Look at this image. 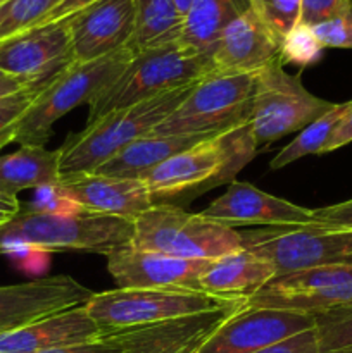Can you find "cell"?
Masks as SVG:
<instances>
[{
  "label": "cell",
  "instance_id": "18",
  "mask_svg": "<svg viewBox=\"0 0 352 353\" xmlns=\"http://www.w3.org/2000/svg\"><path fill=\"white\" fill-rule=\"evenodd\" d=\"M282 41L248 7L235 16L221 33L213 54L216 74H255L280 59Z\"/></svg>",
  "mask_w": 352,
  "mask_h": 353
},
{
  "label": "cell",
  "instance_id": "4",
  "mask_svg": "<svg viewBox=\"0 0 352 353\" xmlns=\"http://www.w3.org/2000/svg\"><path fill=\"white\" fill-rule=\"evenodd\" d=\"M209 72H213V59L179 41L135 52L119 78L88 105V124L113 110L192 85Z\"/></svg>",
  "mask_w": 352,
  "mask_h": 353
},
{
  "label": "cell",
  "instance_id": "20",
  "mask_svg": "<svg viewBox=\"0 0 352 353\" xmlns=\"http://www.w3.org/2000/svg\"><path fill=\"white\" fill-rule=\"evenodd\" d=\"M85 305L52 314L0 334V353H43L102 340L104 331L90 317Z\"/></svg>",
  "mask_w": 352,
  "mask_h": 353
},
{
  "label": "cell",
  "instance_id": "39",
  "mask_svg": "<svg viewBox=\"0 0 352 353\" xmlns=\"http://www.w3.org/2000/svg\"><path fill=\"white\" fill-rule=\"evenodd\" d=\"M43 353H121L116 343L109 340V338L102 336V340L93 341V343L78 345V347H69L61 348V350H50Z\"/></svg>",
  "mask_w": 352,
  "mask_h": 353
},
{
  "label": "cell",
  "instance_id": "41",
  "mask_svg": "<svg viewBox=\"0 0 352 353\" xmlns=\"http://www.w3.org/2000/svg\"><path fill=\"white\" fill-rule=\"evenodd\" d=\"M211 333H206L202 334V336H197L193 338V340H188L185 341V343H178V345H173V347L166 348V350L159 352V353H195L197 348L202 345V341L206 340L207 336H209Z\"/></svg>",
  "mask_w": 352,
  "mask_h": 353
},
{
  "label": "cell",
  "instance_id": "22",
  "mask_svg": "<svg viewBox=\"0 0 352 353\" xmlns=\"http://www.w3.org/2000/svg\"><path fill=\"white\" fill-rule=\"evenodd\" d=\"M276 276L264 259L242 248L240 252L211 261L200 276V292L221 299L247 300Z\"/></svg>",
  "mask_w": 352,
  "mask_h": 353
},
{
  "label": "cell",
  "instance_id": "26",
  "mask_svg": "<svg viewBox=\"0 0 352 353\" xmlns=\"http://www.w3.org/2000/svg\"><path fill=\"white\" fill-rule=\"evenodd\" d=\"M183 30V16L173 0H137V23L131 52L175 43Z\"/></svg>",
  "mask_w": 352,
  "mask_h": 353
},
{
  "label": "cell",
  "instance_id": "28",
  "mask_svg": "<svg viewBox=\"0 0 352 353\" xmlns=\"http://www.w3.org/2000/svg\"><path fill=\"white\" fill-rule=\"evenodd\" d=\"M313 317L317 353H352V303Z\"/></svg>",
  "mask_w": 352,
  "mask_h": 353
},
{
  "label": "cell",
  "instance_id": "17",
  "mask_svg": "<svg viewBox=\"0 0 352 353\" xmlns=\"http://www.w3.org/2000/svg\"><path fill=\"white\" fill-rule=\"evenodd\" d=\"M200 214L230 228L238 224L286 228L313 223V209L295 205L244 181H231L226 192Z\"/></svg>",
  "mask_w": 352,
  "mask_h": 353
},
{
  "label": "cell",
  "instance_id": "30",
  "mask_svg": "<svg viewBox=\"0 0 352 353\" xmlns=\"http://www.w3.org/2000/svg\"><path fill=\"white\" fill-rule=\"evenodd\" d=\"M248 7L280 41L300 21V0H248Z\"/></svg>",
  "mask_w": 352,
  "mask_h": 353
},
{
  "label": "cell",
  "instance_id": "29",
  "mask_svg": "<svg viewBox=\"0 0 352 353\" xmlns=\"http://www.w3.org/2000/svg\"><path fill=\"white\" fill-rule=\"evenodd\" d=\"M61 0H3L0 2V41L38 26Z\"/></svg>",
  "mask_w": 352,
  "mask_h": 353
},
{
  "label": "cell",
  "instance_id": "43",
  "mask_svg": "<svg viewBox=\"0 0 352 353\" xmlns=\"http://www.w3.org/2000/svg\"><path fill=\"white\" fill-rule=\"evenodd\" d=\"M173 2L176 3V7H178V10L182 12V16H185L186 10H188L190 3H192V0H173Z\"/></svg>",
  "mask_w": 352,
  "mask_h": 353
},
{
  "label": "cell",
  "instance_id": "38",
  "mask_svg": "<svg viewBox=\"0 0 352 353\" xmlns=\"http://www.w3.org/2000/svg\"><path fill=\"white\" fill-rule=\"evenodd\" d=\"M93 2H97V0H61L59 6L55 7V9H52L50 14H48L40 24L55 23V21H66L68 17H71L72 14L79 12V10L85 9V7H88L90 3Z\"/></svg>",
  "mask_w": 352,
  "mask_h": 353
},
{
  "label": "cell",
  "instance_id": "7",
  "mask_svg": "<svg viewBox=\"0 0 352 353\" xmlns=\"http://www.w3.org/2000/svg\"><path fill=\"white\" fill-rule=\"evenodd\" d=\"M254 74L209 72L150 134H219L244 126L252 116Z\"/></svg>",
  "mask_w": 352,
  "mask_h": 353
},
{
  "label": "cell",
  "instance_id": "24",
  "mask_svg": "<svg viewBox=\"0 0 352 353\" xmlns=\"http://www.w3.org/2000/svg\"><path fill=\"white\" fill-rule=\"evenodd\" d=\"M61 148L21 147L0 155V199H17L24 190H38L61 183Z\"/></svg>",
  "mask_w": 352,
  "mask_h": 353
},
{
  "label": "cell",
  "instance_id": "25",
  "mask_svg": "<svg viewBox=\"0 0 352 353\" xmlns=\"http://www.w3.org/2000/svg\"><path fill=\"white\" fill-rule=\"evenodd\" d=\"M240 10L233 0H192L183 16L179 43L206 57H213L221 33Z\"/></svg>",
  "mask_w": 352,
  "mask_h": 353
},
{
  "label": "cell",
  "instance_id": "19",
  "mask_svg": "<svg viewBox=\"0 0 352 353\" xmlns=\"http://www.w3.org/2000/svg\"><path fill=\"white\" fill-rule=\"evenodd\" d=\"M59 185L68 199L88 214L135 221L154 205L141 179L110 178L90 172L64 179Z\"/></svg>",
  "mask_w": 352,
  "mask_h": 353
},
{
  "label": "cell",
  "instance_id": "8",
  "mask_svg": "<svg viewBox=\"0 0 352 353\" xmlns=\"http://www.w3.org/2000/svg\"><path fill=\"white\" fill-rule=\"evenodd\" d=\"M242 302L245 300L221 299L190 290L116 288L93 293L85 307L100 330L109 333L124 327L213 312Z\"/></svg>",
  "mask_w": 352,
  "mask_h": 353
},
{
  "label": "cell",
  "instance_id": "14",
  "mask_svg": "<svg viewBox=\"0 0 352 353\" xmlns=\"http://www.w3.org/2000/svg\"><path fill=\"white\" fill-rule=\"evenodd\" d=\"M92 295V290L68 274L0 286V334L16 331L52 314L85 305Z\"/></svg>",
  "mask_w": 352,
  "mask_h": 353
},
{
  "label": "cell",
  "instance_id": "34",
  "mask_svg": "<svg viewBox=\"0 0 352 353\" xmlns=\"http://www.w3.org/2000/svg\"><path fill=\"white\" fill-rule=\"evenodd\" d=\"M323 48H352V9L337 19L313 26Z\"/></svg>",
  "mask_w": 352,
  "mask_h": 353
},
{
  "label": "cell",
  "instance_id": "16",
  "mask_svg": "<svg viewBox=\"0 0 352 353\" xmlns=\"http://www.w3.org/2000/svg\"><path fill=\"white\" fill-rule=\"evenodd\" d=\"M76 62H90L130 47L137 0H97L68 17Z\"/></svg>",
  "mask_w": 352,
  "mask_h": 353
},
{
  "label": "cell",
  "instance_id": "13",
  "mask_svg": "<svg viewBox=\"0 0 352 353\" xmlns=\"http://www.w3.org/2000/svg\"><path fill=\"white\" fill-rule=\"evenodd\" d=\"M314 327L300 312L244 305L202 341L195 353H257Z\"/></svg>",
  "mask_w": 352,
  "mask_h": 353
},
{
  "label": "cell",
  "instance_id": "27",
  "mask_svg": "<svg viewBox=\"0 0 352 353\" xmlns=\"http://www.w3.org/2000/svg\"><path fill=\"white\" fill-rule=\"evenodd\" d=\"M351 110L352 100L344 103H335L328 112H324L323 116L317 117L314 123H311L309 126L304 128L299 133V137H295L286 147H283L282 150L273 157V161L269 162V168H271L273 171H276V169L286 168L289 164L306 157V155L321 154V148L324 147L328 138L331 137V133L337 130L338 124L345 119V116H347Z\"/></svg>",
  "mask_w": 352,
  "mask_h": 353
},
{
  "label": "cell",
  "instance_id": "15",
  "mask_svg": "<svg viewBox=\"0 0 352 353\" xmlns=\"http://www.w3.org/2000/svg\"><path fill=\"white\" fill-rule=\"evenodd\" d=\"M107 271L117 288H164L200 292V276L211 261L171 257L131 245L110 252Z\"/></svg>",
  "mask_w": 352,
  "mask_h": 353
},
{
  "label": "cell",
  "instance_id": "10",
  "mask_svg": "<svg viewBox=\"0 0 352 353\" xmlns=\"http://www.w3.org/2000/svg\"><path fill=\"white\" fill-rule=\"evenodd\" d=\"M244 248L264 259L276 276L352 262V230L286 226L242 233Z\"/></svg>",
  "mask_w": 352,
  "mask_h": 353
},
{
  "label": "cell",
  "instance_id": "37",
  "mask_svg": "<svg viewBox=\"0 0 352 353\" xmlns=\"http://www.w3.org/2000/svg\"><path fill=\"white\" fill-rule=\"evenodd\" d=\"M352 143V110L345 116V119L338 124L337 130L331 133L324 147L321 148V154H328V152L338 150V148L345 147V145Z\"/></svg>",
  "mask_w": 352,
  "mask_h": 353
},
{
  "label": "cell",
  "instance_id": "11",
  "mask_svg": "<svg viewBox=\"0 0 352 353\" xmlns=\"http://www.w3.org/2000/svg\"><path fill=\"white\" fill-rule=\"evenodd\" d=\"M352 303V262L275 276L245 305L316 314Z\"/></svg>",
  "mask_w": 352,
  "mask_h": 353
},
{
  "label": "cell",
  "instance_id": "5",
  "mask_svg": "<svg viewBox=\"0 0 352 353\" xmlns=\"http://www.w3.org/2000/svg\"><path fill=\"white\" fill-rule=\"evenodd\" d=\"M131 57L133 52L126 47L95 61L69 65L38 93L21 119L14 141L21 147H45L54 124L76 107L90 105L119 78Z\"/></svg>",
  "mask_w": 352,
  "mask_h": 353
},
{
  "label": "cell",
  "instance_id": "36",
  "mask_svg": "<svg viewBox=\"0 0 352 353\" xmlns=\"http://www.w3.org/2000/svg\"><path fill=\"white\" fill-rule=\"evenodd\" d=\"M257 353H317L316 334H314V327L309 331L297 334V336L290 338V340L282 341V343L269 347L266 350Z\"/></svg>",
  "mask_w": 352,
  "mask_h": 353
},
{
  "label": "cell",
  "instance_id": "1",
  "mask_svg": "<svg viewBox=\"0 0 352 353\" xmlns=\"http://www.w3.org/2000/svg\"><path fill=\"white\" fill-rule=\"evenodd\" d=\"M251 123L200 141L173 155L141 176L154 205H176L235 181V176L257 155Z\"/></svg>",
  "mask_w": 352,
  "mask_h": 353
},
{
  "label": "cell",
  "instance_id": "42",
  "mask_svg": "<svg viewBox=\"0 0 352 353\" xmlns=\"http://www.w3.org/2000/svg\"><path fill=\"white\" fill-rule=\"evenodd\" d=\"M24 86H30V85H26V83L21 81V79L12 78V76H10V78L2 79V81H0V99H2V97L10 95V93L19 92V90H23Z\"/></svg>",
  "mask_w": 352,
  "mask_h": 353
},
{
  "label": "cell",
  "instance_id": "46",
  "mask_svg": "<svg viewBox=\"0 0 352 353\" xmlns=\"http://www.w3.org/2000/svg\"><path fill=\"white\" fill-rule=\"evenodd\" d=\"M0 2H3V0H0Z\"/></svg>",
  "mask_w": 352,
  "mask_h": 353
},
{
  "label": "cell",
  "instance_id": "45",
  "mask_svg": "<svg viewBox=\"0 0 352 353\" xmlns=\"http://www.w3.org/2000/svg\"><path fill=\"white\" fill-rule=\"evenodd\" d=\"M6 78H10V76L6 74V72H3V71H0V81H2V79H6Z\"/></svg>",
  "mask_w": 352,
  "mask_h": 353
},
{
  "label": "cell",
  "instance_id": "21",
  "mask_svg": "<svg viewBox=\"0 0 352 353\" xmlns=\"http://www.w3.org/2000/svg\"><path fill=\"white\" fill-rule=\"evenodd\" d=\"M244 305L245 302H242L213 312L124 327V330L104 333V336L116 343L121 353H159L173 345L185 343L206 333H213L231 314L240 310Z\"/></svg>",
  "mask_w": 352,
  "mask_h": 353
},
{
  "label": "cell",
  "instance_id": "6",
  "mask_svg": "<svg viewBox=\"0 0 352 353\" xmlns=\"http://www.w3.org/2000/svg\"><path fill=\"white\" fill-rule=\"evenodd\" d=\"M131 247L192 261H214L244 248L235 228L176 205H152L133 221Z\"/></svg>",
  "mask_w": 352,
  "mask_h": 353
},
{
  "label": "cell",
  "instance_id": "44",
  "mask_svg": "<svg viewBox=\"0 0 352 353\" xmlns=\"http://www.w3.org/2000/svg\"><path fill=\"white\" fill-rule=\"evenodd\" d=\"M235 3H237V7L240 10H245V9H248V0H233Z\"/></svg>",
  "mask_w": 352,
  "mask_h": 353
},
{
  "label": "cell",
  "instance_id": "12",
  "mask_svg": "<svg viewBox=\"0 0 352 353\" xmlns=\"http://www.w3.org/2000/svg\"><path fill=\"white\" fill-rule=\"evenodd\" d=\"M75 62L68 21L38 24L0 41V71L26 85L47 86Z\"/></svg>",
  "mask_w": 352,
  "mask_h": 353
},
{
  "label": "cell",
  "instance_id": "3",
  "mask_svg": "<svg viewBox=\"0 0 352 353\" xmlns=\"http://www.w3.org/2000/svg\"><path fill=\"white\" fill-rule=\"evenodd\" d=\"M193 85L195 83L124 109L113 110L86 124L81 133L61 147V181L79 174H90L124 147L147 137L183 102Z\"/></svg>",
  "mask_w": 352,
  "mask_h": 353
},
{
  "label": "cell",
  "instance_id": "31",
  "mask_svg": "<svg viewBox=\"0 0 352 353\" xmlns=\"http://www.w3.org/2000/svg\"><path fill=\"white\" fill-rule=\"evenodd\" d=\"M323 45L314 34L313 28L297 24L282 41L280 61L283 64H295L299 68H309L316 64L323 55Z\"/></svg>",
  "mask_w": 352,
  "mask_h": 353
},
{
  "label": "cell",
  "instance_id": "23",
  "mask_svg": "<svg viewBox=\"0 0 352 353\" xmlns=\"http://www.w3.org/2000/svg\"><path fill=\"white\" fill-rule=\"evenodd\" d=\"M221 134V133H219ZM216 134H176V137H161L150 134L133 141L116 155L104 162L93 171V174L110 176V178L140 179L145 172L154 169L161 162L168 161L173 155L195 147L200 141L213 138Z\"/></svg>",
  "mask_w": 352,
  "mask_h": 353
},
{
  "label": "cell",
  "instance_id": "40",
  "mask_svg": "<svg viewBox=\"0 0 352 353\" xmlns=\"http://www.w3.org/2000/svg\"><path fill=\"white\" fill-rule=\"evenodd\" d=\"M21 202L17 199H0V228L6 223H9L16 214H19Z\"/></svg>",
  "mask_w": 352,
  "mask_h": 353
},
{
  "label": "cell",
  "instance_id": "33",
  "mask_svg": "<svg viewBox=\"0 0 352 353\" xmlns=\"http://www.w3.org/2000/svg\"><path fill=\"white\" fill-rule=\"evenodd\" d=\"M352 9V0H300V24L317 26L337 19Z\"/></svg>",
  "mask_w": 352,
  "mask_h": 353
},
{
  "label": "cell",
  "instance_id": "35",
  "mask_svg": "<svg viewBox=\"0 0 352 353\" xmlns=\"http://www.w3.org/2000/svg\"><path fill=\"white\" fill-rule=\"evenodd\" d=\"M311 226L321 228H344L352 230V199L335 205L313 209V223Z\"/></svg>",
  "mask_w": 352,
  "mask_h": 353
},
{
  "label": "cell",
  "instance_id": "32",
  "mask_svg": "<svg viewBox=\"0 0 352 353\" xmlns=\"http://www.w3.org/2000/svg\"><path fill=\"white\" fill-rule=\"evenodd\" d=\"M43 88L40 85H30L0 99V148L16 140L21 119Z\"/></svg>",
  "mask_w": 352,
  "mask_h": 353
},
{
  "label": "cell",
  "instance_id": "9",
  "mask_svg": "<svg viewBox=\"0 0 352 353\" xmlns=\"http://www.w3.org/2000/svg\"><path fill=\"white\" fill-rule=\"evenodd\" d=\"M280 59L254 74L251 128L257 148L273 143L286 134L302 131L323 116L335 103L313 95L300 81L299 74H290Z\"/></svg>",
  "mask_w": 352,
  "mask_h": 353
},
{
  "label": "cell",
  "instance_id": "2",
  "mask_svg": "<svg viewBox=\"0 0 352 353\" xmlns=\"http://www.w3.org/2000/svg\"><path fill=\"white\" fill-rule=\"evenodd\" d=\"M133 221L99 214H54L23 209L0 228V254L12 248L40 252H93L109 255L128 247Z\"/></svg>",
  "mask_w": 352,
  "mask_h": 353
}]
</instances>
